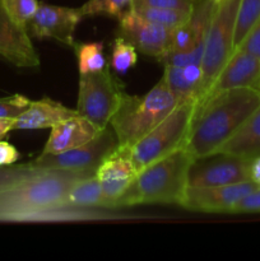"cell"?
<instances>
[{"label":"cell","mask_w":260,"mask_h":261,"mask_svg":"<svg viewBox=\"0 0 260 261\" xmlns=\"http://www.w3.org/2000/svg\"><path fill=\"white\" fill-rule=\"evenodd\" d=\"M260 106V89L219 92L196 105L185 149L193 158L218 152Z\"/></svg>","instance_id":"1"},{"label":"cell","mask_w":260,"mask_h":261,"mask_svg":"<svg viewBox=\"0 0 260 261\" xmlns=\"http://www.w3.org/2000/svg\"><path fill=\"white\" fill-rule=\"evenodd\" d=\"M194 158L181 147L140 170L132 185L117 199L116 208L142 204H177L188 189V171Z\"/></svg>","instance_id":"2"},{"label":"cell","mask_w":260,"mask_h":261,"mask_svg":"<svg viewBox=\"0 0 260 261\" xmlns=\"http://www.w3.org/2000/svg\"><path fill=\"white\" fill-rule=\"evenodd\" d=\"M96 172L42 171L0 191V222L19 223L31 212L64 203L71 186Z\"/></svg>","instance_id":"3"},{"label":"cell","mask_w":260,"mask_h":261,"mask_svg":"<svg viewBox=\"0 0 260 261\" xmlns=\"http://www.w3.org/2000/svg\"><path fill=\"white\" fill-rule=\"evenodd\" d=\"M163 78L143 96L125 93L110 121L121 148H130L160 124L177 105Z\"/></svg>","instance_id":"4"},{"label":"cell","mask_w":260,"mask_h":261,"mask_svg":"<svg viewBox=\"0 0 260 261\" xmlns=\"http://www.w3.org/2000/svg\"><path fill=\"white\" fill-rule=\"evenodd\" d=\"M196 105V101L178 102L160 124L132 147L125 148L138 172L185 145Z\"/></svg>","instance_id":"5"},{"label":"cell","mask_w":260,"mask_h":261,"mask_svg":"<svg viewBox=\"0 0 260 261\" xmlns=\"http://www.w3.org/2000/svg\"><path fill=\"white\" fill-rule=\"evenodd\" d=\"M125 93L124 83L112 74L110 66L94 73L81 74L75 111L98 129H105Z\"/></svg>","instance_id":"6"},{"label":"cell","mask_w":260,"mask_h":261,"mask_svg":"<svg viewBox=\"0 0 260 261\" xmlns=\"http://www.w3.org/2000/svg\"><path fill=\"white\" fill-rule=\"evenodd\" d=\"M240 0H222L217 4L204 45L201 59L203 83L198 103L203 101L209 88L235 50V31Z\"/></svg>","instance_id":"7"},{"label":"cell","mask_w":260,"mask_h":261,"mask_svg":"<svg viewBox=\"0 0 260 261\" xmlns=\"http://www.w3.org/2000/svg\"><path fill=\"white\" fill-rule=\"evenodd\" d=\"M120 148L119 140L111 126L99 130L86 144L59 154H43L31 161V165L42 171L96 172L102 162Z\"/></svg>","instance_id":"8"},{"label":"cell","mask_w":260,"mask_h":261,"mask_svg":"<svg viewBox=\"0 0 260 261\" xmlns=\"http://www.w3.org/2000/svg\"><path fill=\"white\" fill-rule=\"evenodd\" d=\"M250 160L224 152L194 158L188 171L189 188H211L250 181Z\"/></svg>","instance_id":"9"},{"label":"cell","mask_w":260,"mask_h":261,"mask_svg":"<svg viewBox=\"0 0 260 261\" xmlns=\"http://www.w3.org/2000/svg\"><path fill=\"white\" fill-rule=\"evenodd\" d=\"M173 30L140 17L134 9H127L119 17L117 36L129 41L137 51L160 60L168 51Z\"/></svg>","instance_id":"10"},{"label":"cell","mask_w":260,"mask_h":261,"mask_svg":"<svg viewBox=\"0 0 260 261\" xmlns=\"http://www.w3.org/2000/svg\"><path fill=\"white\" fill-rule=\"evenodd\" d=\"M83 19L79 8L38 3L35 15L30 20L27 30L37 38H51L73 47L74 33Z\"/></svg>","instance_id":"11"},{"label":"cell","mask_w":260,"mask_h":261,"mask_svg":"<svg viewBox=\"0 0 260 261\" xmlns=\"http://www.w3.org/2000/svg\"><path fill=\"white\" fill-rule=\"evenodd\" d=\"M257 188L260 186L252 181L211 188L188 186L180 205L190 211L205 213H232L235 205Z\"/></svg>","instance_id":"12"},{"label":"cell","mask_w":260,"mask_h":261,"mask_svg":"<svg viewBox=\"0 0 260 261\" xmlns=\"http://www.w3.org/2000/svg\"><path fill=\"white\" fill-rule=\"evenodd\" d=\"M260 86V59L242 48H235L232 55L224 64L222 70L217 75L209 88L208 93L204 97L205 101L209 97L236 88H257ZM200 101V102H203ZM199 102V103H200Z\"/></svg>","instance_id":"13"},{"label":"cell","mask_w":260,"mask_h":261,"mask_svg":"<svg viewBox=\"0 0 260 261\" xmlns=\"http://www.w3.org/2000/svg\"><path fill=\"white\" fill-rule=\"evenodd\" d=\"M0 56L17 68L40 66V56L31 41L28 30L10 20L0 4Z\"/></svg>","instance_id":"14"},{"label":"cell","mask_w":260,"mask_h":261,"mask_svg":"<svg viewBox=\"0 0 260 261\" xmlns=\"http://www.w3.org/2000/svg\"><path fill=\"white\" fill-rule=\"evenodd\" d=\"M138 171L127 155L125 148L120 147L110 157H107L96 170V178L101 185L109 206L117 209L116 201L134 181Z\"/></svg>","instance_id":"15"},{"label":"cell","mask_w":260,"mask_h":261,"mask_svg":"<svg viewBox=\"0 0 260 261\" xmlns=\"http://www.w3.org/2000/svg\"><path fill=\"white\" fill-rule=\"evenodd\" d=\"M216 9L217 3L213 0H196L188 19L173 30L168 50L190 51L205 45V38Z\"/></svg>","instance_id":"16"},{"label":"cell","mask_w":260,"mask_h":261,"mask_svg":"<svg viewBox=\"0 0 260 261\" xmlns=\"http://www.w3.org/2000/svg\"><path fill=\"white\" fill-rule=\"evenodd\" d=\"M89 120L75 115L51 127L50 135L43 147V154H59L86 144L99 132Z\"/></svg>","instance_id":"17"},{"label":"cell","mask_w":260,"mask_h":261,"mask_svg":"<svg viewBox=\"0 0 260 261\" xmlns=\"http://www.w3.org/2000/svg\"><path fill=\"white\" fill-rule=\"evenodd\" d=\"M75 115H78L75 109H69L51 98L31 101L30 106L14 119L13 130L51 129L59 122Z\"/></svg>","instance_id":"18"},{"label":"cell","mask_w":260,"mask_h":261,"mask_svg":"<svg viewBox=\"0 0 260 261\" xmlns=\"http://www.w3.org/2000/svg\"><path fill=\"white\" fill-rule=\"evenodd\" d=\"M163 81L175 94L177 102L196 101L200 97L203 70L201 64L165 65Z\"/></svg>","instance_id":"19"},{"label":"cell","mask_w":260,"mask_h":261,"mask_svg":"<svg viewBox=\"0 0 260 261\" xmlns=\"http://www.w3.org/2000/svg\"><path fill=\"white\" fill-rule=\"evenodd\" d=\"M219 152L229 153L247 160L260 155V106L219 148Z\"/></svg>","instance_id":"20"},{"label":"cell","mask_w":260,"mask_h":261,"mask_svg":"<svg viewBox=\"0 0 260 261\" xmlns=\"http://www.w3.org/2000/svg\"><path fill=\"white\" fill-rule=\"evenodd\" d=\"M64 203L88 208H110L109 201L105 198L101 185L94 175L74 184L66 194Z\"/></svg>","instance_id":"21"},{"label":"cell","mask_w":260,"mask_h":261,"mask_svg":"<svg viewBox=\"0 0 260 261\" xmlns=\"http://www.w3.org/2000/svg\"><path fill=\"white\" fill-rule=\"evenodd\" d=\"M73 47L78 61L79 74L94 73L106 68V58L102 42H75Z\"/></svg>","instance_id":"22"},{"label":"cell","mask_w":260,"mask_h":261,"mask_svg":"<svg viewBox=\"0 0 260 261\" xmlns=\"http://www.w3.org/2000/svg\"><path fill=\"white\" fill-rule=\"evenodd\" d=\"M132 9H134L144 19L153 23H157V24L163 25L166 28H170V30H176L178 25L183 24L191 13L178 9H168V8L139 7L132 8Z\"/></svg>","instance_id":"23"},{"label":"cell","mask_w":260,"mask_h":261,"mask_svg":"<svg viewBox=\"0 0 260 261\" xmlns=\"http://www.w3.org/2000/svg\"><path fill=\"white\" fill-rule=\"evenodd\" d=\"M138 61L137 48L126 41L125 38L117 36L112 42L111 59H110V66L111 70L116 71L117 74H125L135 66Z\"/></svg>","instance_id":"24"},{"label":"cell","mask_w":260,"mask_h":261,"mask_svg":"<svg viewBox=\"0 0 260 261\" xmlns=\"http://www.w3.org/2000/svg\"><path fill=\"white\" fill-rule=\"evenodd\" d=\"M260 18V0H240L237 12L236 31H235V48L241 43L252 25Z\"/></svg>","instance_id":"25"},{"label":"cell","mask_w":260,"mask_h":261,"mask_svg":"<svg viewBox=\"0 0 260 261\" xmlns=\"http://www.w3.org/2000/svg\"><path fill=\"white\" fill-rule=\"evenodd\" d=\"M132 4L133 0H88L79 8V10L83 18L93 15H110L119 18L132 8Z\"/></svg>","instance_id":"26"},{"label":"cell","mask_w":260,"mask_h":261,"mask_svg":"<svg viewBox=\"0 0 260 261\" xmlns=\"http://www.w3.org/2000/svg\"><path fill=\"white\" fill-rule=\"evenodd\" d=\"M0 4L10 20L24 30L38 8L37 0H0Z\"/></svg>","instance_id":"27"},{"label":"cell","mask_w":260,"mask_h":261,"mask_svg":"<svg viewBox=\"0 0 260 261\" xmlns=\"http://www.w3.org/2000/svg\"><path fill=\"white\" fill-rule=\"evenodd\" d=\"M40 171L33 167L31 162L22 163V165L0 166V191L36 175Z\"/></svg>","instance_id":"28"},{"label":"cell","mask_w":260,"mask_h":261,"mask_svg":"<svg viewBox=\"0 0 260 261\" xmlns=\"http://www.w3.org/2000/svg\"><path fill=\"white\" fill-rule=\"evenodd\" d=\"M31 103V99L23 94L0 98V119H15Z\"/></svg>","instance_id":"29"},{"label":"cell","mask_w":260,"mask_h":261,"mask_svg":"<svg viewBox=\"0 0 260 261\" xmlns=\"http://www.w3.org/2000/svg\"><path fill=\"white\" fill-rule=\"evenodd\" d=\"M168 8L190 13L193 10L194 2L191 0H133L132 8Z\"/></svg>","instance_id":"30"},{"label":"cell","mask_w":260,"mask_h":261,"mask_svg":"<svg viewBox=\"0 0 260 261\" xmlns=\"http://www.w3.org/2000/svg\"><path fill=\"white\" fill-rule=\"evenodd\" d=\"M237 47L242 48V50L247 51V53L252 54L260 59V18L252 25L251 30L247 32V35L245 36V38Z\"/></svg>","instance_id":"31"},{"label":"cell","mask_w":260,"mask_h":261,"mask_svg":"<svg viewBox=\"0 0 260 261\" xmlns=\"http://www.w3.org/2000/svg\"><path fill=\"white\" fill-rule=\"evenodd\" d=\"M232 213H260V188L237 203Z\"/></svg>","instance_id":"32"},{"label":"cell","mask_w":260,"mask_h":261,"mask_svg":"<svg viewBox=\"0 0 260 261\" xmlns=\"http://www.w3.org/2000/svg\"><path fill=\"white\" fill-rule=\"evenodd\" d=\"M20 154L17 148L10 143L0 140V166L14 165L19 160Z\"/></svg>","instance_id":"33"},{"label":"cell","mask_w":260,"mask_h":261,"mask_svg":"<svg viewBox=\"0 0 260 261\" xmlns=\"http://www.w3.org/2000/svg\"><path fill=\"white\" fill-rule=\"evenodd\" d=\"M249 176L250 181L260 186V155H256L254 158H250L249 165Z\"/></svg>","instance_id":"34"},{"label":"cell","mask_w":260,"mask_h":261,"mask_svg":"<svg viewBox=\"0 0 260 261\" xmlns=\"http://www.w3.org/2000/svg\"><path fill=\"white\" fill-rule=\"evenodd\" d=\"M14 119H0V139L13 130Z\"/></svg>","instance_id":"35"},{"label":"cell","mask_w":260,"mask_h":261,"mask_svg":"<svg viewBox=\"0 0 260 261\" xmlns=\"http://www.w3.org/2000/svg\"><path fill=\"white\" fill-rule=\"evenodd\" d=\"M213 2H214V3H217V4H218V3H219V2H222V0H213Z\"/></svg>","instance_id":"36"},{"label":"cell","mask_w":260,"mask_h":261,"mask_svg":"<svg viewBox=\"0 0 260 261\" xmlns=\"http://www.w3.org/2000/svg\"><path fill=\"white\" fill-rule=\"evenodd\" d=\"M191 2H194V3H195V2H196V0H191Z\"/></svg>","instance_id":"37"},{"label":"cell","mask_w":260,"mask_h":261,"mask_svg":"<svg viewBox=\"0 0 260 261\" xmlns=\"http://www.w3.org/2000/svg\"><path fill=\"white\" fill-rule=\"evenodd\" d=\"M259 89H260V86H259Z\"/></svg>","instance_id":"38"}]
</instances>
